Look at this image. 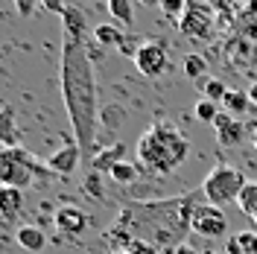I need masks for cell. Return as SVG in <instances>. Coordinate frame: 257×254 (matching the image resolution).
Listing matches in <instances>:
<instances>
[{"instance_id": "52a82bcc", "label": "cell", "mask_w": 257, "mask_h": 254, "mask_svg": "<svg viewBox=\"0 0 257 254\" xmlns=\"http://www.w3.org/2000/svg\"><path fill=\"white\" fill-rule=\"evenodd\" d=\"M190 231H196L199 237L205 239H216L228 231V219H225V210L222 207H213V205H199L193 210V219H190Z\"/></svg>"}, {"instance_id": "3957f363", "label": "cell", "mask_w": 257, "mask_h": 254, "mask_svg": "<svg viewBox=\"0 0 257 254\" xmlns=\"http://www.w3.org/2000/svg\"><path fill=\"white\" fill-rule=\"evenodd\" d=\"M190 143L178 132V126L167 123V120H155L138 138V164L155 175L176 173L178 167L187 161Z\"/></svg>"}, {"instance_id": "f546056e", "label": "cell", "mask_w": 257, "mask_h": 254, "mask_svg": "<svg viewBox=\"0 0 257 254\" xmlns=\"http://www.w3.org/2000/svg\"><path fill=\"white\" fill-rule=\"evenodd\" d=\"M228 254H242V251H240V242H237V234L228 239Z\"/></svg>"}, {"instance_id": "83f0119b", "label": "cell", "mask_w": 257, "mask_h": 254, "mask_svg": "<svg viewBox=\"0 0 257 254\" xmlns=\"http://www.w3.org/2000/svg\"><path fill=\"white\" fill-rule=\"evenodd\" d=\"M85 193H88V196H96V199H102V190H99V178H96V175H91V178L85 181Z\"/></svg>"}, {"instance_id": "6da1fadb", "label": "cell", "mask_w": 257, "mask_h": 254, "mask_svg": "<svg viewBox=\"0 0 257 254\" xmlns=\"http://www.w3.org/2000/svg\"><path fill=\"white\" fill-rule=\"evenodd\" d=\"M196 199L193 196H178V199H167V202H149V205H132L120 210V216L111 225V239H117L123 248L128 242H146L152 248H164V245H181L178 239L187 234L196 210ZM117 248V251H123Z\"/></svg>"}, {"instance_id": "f1b7e54d", "label": "cell", "mask_w": 257, "mask_h": 254, "mask_svg": "<svg viewBox=\"0 0 257 254\" xmlns=\"http://www.w3.org/2000/svg\"><path fill=\"white\" fill-rule=\"evenodd\" d=\"M32 9H35V6H32L30 0H18V12H21V15H32Z\"/></svg>"}, {"instance_id": "7c38bea8", "label": "cell", "mask_w": 257, "mask_h": 254, "mask_svg": "<svg viewBox=\"0 0 257 254\" xmlns=\"http://www.w3.org/2000/svg\"><path fill=\"white\" fill-rule=\"evenodd\" d=\"M62 30L64 38H76V41H88V24H85V15L76 6H67L62 12Z\"/></svg>"}, {"instance_id": "603a6c76", "label": "cell", "mask_w": 257, "mask_h": 254, "mask_svg": "<svg viewBox=\"0 0 257 254\" xmlns=\"http://www.w3.org/2000/svg\"><path fill=\"white\" fill-rule=\"evenodd\" d=\"M108 12L120 21V27H128V24H132V18H135L128 0H111V3H108Z\"/></svg>"}, {"instance_id": "277c9868", "label": "cell", "mask_w": 257, "mask_h": 254, "mask_svg": "<svg viewBox=\"0 0 257 254\" xmlns=\"http://www.w3.org/2000/svg\"><path fill=\"white\" fill-rule=\"evenodd\" d=\"M47 173H50L47 164H41L35 155H30L21 146H12V149L0 152V181H3V187H15V190L32 187Z\"/></svg>"}, {"instance_id": "8fae6325", "label": "cell", "mask_w": 257, "mask_h": 254, "mask_svg": "<svg viewBox=\"0 0 257 254\" xmlns=\"http://www.w3.org/2000/svg\"><path fill=\"white\" fill-rule=\"evenodd\" d=\"M213 129H216V138H219L222 146H237L242 141V135H245V126L237 117H231V114H219L213 120Z\"/></svg>"}, {"instance_id": "836d02e7", "label": "cell", "mask_w": 257, "mask_h": 254, "mask_svg": "<svg viewBox=\"0 0 257 254\" xmlns=\"http://www.w3.org/2000/svg\"><path fill=\"white\" fill-rule=\"evenodd\" d=\"M111 254H128V251H111Z\"/></svg>"}, {"instance_id": "2e32d148", "label": "cell", "mask_w": 257, "mask_h": 254, "mask_svg": "<svg viewBox=\"0 0 257 254\" xmlns=\"http://www.w3.org/2000/svg\"><path fill=\"white\" fill-rule=\"evenodd\" d=\"M21 207H24V190H15V187H3L0 190V210H3L6 219H15Z\"/></svg>"}, {"instance_id": "4fadbf2b", "label": "cell", "mask_w": 257, "mask_h": 254, "mask_svg": "<svg viewBox=\"0 0 257 254\" xmlns=\"http://www.w3.org/2000/svg\"><path fill=\"white\" fill-rule=\"evenodd\" d=\"M15 239L24 251H41V248L47 245V234H44L41 228H35V225H21Z\"/></svg>"}, {"instance_id": "44dd1931", "label": "cell", "mask_w": 257, "mask_h": 254, "mask_svg": "<svg viewBox=\"0 0 257 254\" xmlns=\"http://www.w3.org/2000/svg\"><path fill=\"white\" fill-rule=\"evenodd\" d=\"M228 91H231V88H225L222 79H205L202 82V94H205V99H210V102H222Z\"/></svg>"}, {"instance_id": "8992f818", "label": "cell", "mask_w": 257, "mask_h": 254, "mask_svg": "<svg viewBox=\"0 0 257 254\" xmlns=\"http://www.w3.org/2000/svg\"><path fill=\"white\" fill-rule=\"evenodd\" d=\"M135 67L149 76V79H158L161 73H167V67H170V50H167V41H161V38H146L141 50H138V56H135Z\"/></svg>"}, {"instance_id": "d6986e66", "label": "cell", "mask_w": 257, "mask_h": 254, "mask_svg": "<svg viewBox=\"0 0 257 254\" xmlns=\"http://www.w3.org/2000/svg\"><path fill=\"white\" fill-rule=\"evenodd\" d=\"M237 205H240V210L248 216V219H254L257 222V181H248V184L242 187Z\"/></svg>"}, {"instance_id": "7402d4cb", "label": "cell", "mask_w": 257, "mask_h": 254, "mask_svg": "<svg viewBox=\"0 0 257 254\" xmlns=\"http://www.w3.org/2000/svg\"><path fill=\"white\" fill-rule=\"evenodd\" d=\"M117 181V184H132L135 178H138V164H128V161H120L117 167H114L111 173H108Z\"/></svg>"}, {"instance_id": "ffe728a7", "label": "cell", "mask_w": 257, "mask_h": 254, "mask_svg": "<svg viewBox=\"0 0 257 254\" xmlns=\"http://www.w3.org/2000/svg\"><path fill=\"white\" fill-rule=\"evenodd\" d=\"M120 123H123V108L120 105H105L99 111V129H105L108 135H114L120 129Z\"/></svg>"}, {"instance_id": "cb8c5ba5", "label": "cell", "mask_w": 257, "mask_h": 254, "mask_svg": "<svg viewBox=\"0 0 257 254\" xmlns=\"http://www.w3.org/2000/svg\"><path fill=\"white\" fill-rule=\"evenodd\" d=\"M0 141H3V149L15 146V123H12V108L9 105H3V135H0Z\"/></svg>"}, {"instance_id": "d4e9b609", "label": "cell", "mask_w": 257, "mask_h": 254, "mask_svg": "<svg viewBox=\"0 0 257 254\" xmlns=\"http://www.w3.org/2000/svg\"><path fill=\"white\" fill-rule=\"evenodd\" d=\"M196 117L202 120V123H213L219 111H216V102H210V99H199L196 102Z\"/></svg>"}, {"instance_id": "5b68a950", "label": "cell", "mask_w": 257, "mask_h": 254, "mask_svg": "<svg viewBox=\"0 0 257 254\" xmlns=\"http://www.w3.org/2000/svg\"><path fill=\"white\" fill-rule=\"evenodd\" d=\"M245 175L228 164H216L208 175H205V184H202V193L208 199V205L213 207H222V205H231L240 199L242 187H245Z\"/></svg>"}, {"instance_id": "ba28073f", "label": "cell", "mask_w": 257, "mask_h": 254, "mask_svg": "<svg viewBox=\"0 0 257 254\" xmlns=\"http://www.w3.org/2000/svg\"><path fill=\"white\" fill-rule=\"evenodd\" d=\"M79 158H82V146L76 141H67L59 149V152H53L44 164L50 167V173H59V175H70L76 167H79Z\"/></svg>"}, {"instance_id": "e0dca14e", "label": "cell", "mask_w": 257, "mask_h": 254, "mask_svg": "<svg viewBox=\"0 0 257 254\" xmlns=\"http://www.w3.org/2000/svg\"><path fill=\"white\" fill-rule=\"evenodd\" d=\"M181 70H184V76H187V79L205 82L208 62H205V56H199V53H187V56H184V62H181Z\"/></svg>"}, {"instance_id": "7a4b0ae2", "label": "cell", "mask_w": 257, "mask_h": 254, "mask_svg": "<svg viewBox=\"0 0 257 254\" xmlns=\"http://www.w3.org/2000/svg\"><path fill=\"white\" fill-rule=\"evenodd\" d=\"M62 96L73 126V141L82 146V155H94V141L99 129L96 79L85 41L76 38H64L62 44Z\"/></svg>"}, {"instance_id": "30bf717a", "label": "cell", "mask_w": 257, "mask_h": 254, "mask_svg": "<svg viewBox=\"0 0 257 254\" xmlns=\"http://www.w3.org/2000/svg\"><path fill=\"white\" fill-rule=\"evenodd\" d=\"M53 222H56V228H59L62 234H82V231L88 228V216H85L82 207L67 205V207H59V210H56Z\"/></svg>"}, {"instance_id": "d6a6232c", "label": "cell", "mask_w": 257, "mask_h": 254, "mask_svg": "<svg viewBox=\"0 0 257 254\" xmlns=\"http://www.w3.org/2000/svg\"><path fill=\"white\" fill-rule=\"evenodd\" d=\"M254 149H257V129H254Z\"/></svg>"}, {"instance_id": "ac0fdd59", "label": "cell", "mask_w": 257, "mask_h": 254, "mask_svg": "<svg viewBox=\"0 0 257 254\" xmlns=\"http://www.w3.org/2000/svg\"><path fill=\"white\" fill-rule=\"evenodd\" d=\"M248 102H251V96L245 94V91H228L222 99V105H225V114H231V117H237L240 120L242 114H245V108H248Z\"/></svg>"}, {"instance_id": "4dcf8cb0", "label": "cell", "mask_w": 257, "mask_h": 254, "mask_svg": "<svg viewBox=\"0 0 257 254\" xmlns=\"http://www.w3.org/2000/svg\"><path fill=\"white\" fill-rule=\"evenodd\" d=\"M173 254H199V251H196L193 245H187V242H181V245H178V248H176Z\"/></svg>"}, {"instance_id": "1f68e13d", "label": "cell", "mask_w": 257, "mask_h": 254, "mask_svg": "<svg viewBox=\"0 0 257 254\" xmlns=\"http://www.w3.org/2000/svg\"><path fill=\"white\" fill-rule=\"evenodd\" d=\"M248 96H251V102H257V85H251V91H248Z\"/></svg>"}, {"instance_id": "484cf974", "label": "cell", "mask_w": 257, "mask_h": 254, "mask_svg": "<svg viewBox=\"0 0 257 254\" xmlns=\"http://www.w3.org/2000/svg\"><path fill=\"white\" fill-rule=\"evenodd\" d=\"M161 12L181 21V18H184V12H187V3H184V0H161Z\"/></svg>"}, {"instance_id": "5bb4252c", "label": "cell", "mask_w": 257, "mask_h": 254, "mask_svg": "<svg viewBox=\"0 0 257 254\" xmlns=\"http://www.w3.org/2000/svg\"><path fill=\"white\" fill-rule=\"evenodd\" d=\"M123 155H126V146L123 143H111V146H105V152L94 155V170L96 173H111L114 167L123 161Z\"/></svg>"}, {"instance_id": "9a60e30c", "label": "cell", "mask_w": 257, "mask_h": 254, "mask_svg": "<svg viewBox=\"0 0 257 254\" xmlns=\"http://www.w3.org/2000/svg\"><path fill=\"white\" fill-rule=\"evenodd\" d=\"M94 41L99 47H123V41H126V35L117 30V24H99L94 30Z\"/></svg>"}, {"instance_id": "4316f807", "label": "cell", "mask_w": 257, "mask_h": 254, "mask_svg": "<svg viewBox=\"0 0 257 254\" xmlns=\"http://www.w3.org/2000/svg\"><path fill=\"white\" fill-rule=\"evenodd\" d=\"M237 242H240L242 254H257V231H240Z\"/></svg>"}, {"instance_id": "9c48e42d", "label": "cell", "mask_w": 257, "mask_h": 254, "mask_svg": "<svg viewBox=\"0 0 257 254\" xmlns=\"http://www.w3.org/2000/svg\"><path fill=\"white\" fill-rule=\"evenodd\" d=\"M210 9L208 6H187L184 18L178 21V30L184 35H196V38H205L210 32Z\"/></svg>"}]
</instances>
